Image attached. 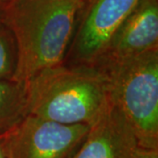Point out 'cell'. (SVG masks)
<instances>
[{
    "instance_id": "obj_5",
    "label": "cell",
    "mask_w": 158,
    "mask_h": 158,
    "mask_svg": "<svg viewBox=\"0 0 158 158\" xmlns=\"http://www.w3.org/2000/svg\"><path fill=\"white\" fill-rule=\"evenodd\" d=\"M27 114L4 135L7 158H71L90 130Z\"/></svg>"
},
{
    "instance_id": "obj_2",
    "label": "cell",
    "mask_w": 158,
    "mask_h": 158,
    "mask_svg": "<svg viewBox=\"0 0 158 158\" xmlns=\"http://www.w3.org/2000/svg\"><path fill=\"white\" fill-rule=\"evenodd\" d=\"M26 83L28 114L61 124L91 126L112 102L107 77L97 67L62 63Z\"/></svg>"
},
{
    "instance_id": "obj_4",
    "label": "cell",
    "mask_w": 158,
    "mask_h": 158,
    "mask_svg": "<svg viewBox=\"0 0 158 158\" xmlns=\"http://www.w3.org/2000/svg\"><path fill=\"white\" fill-rule=\"evenodd\" d=\"M139 0H85L63 64L94 67Z\"/></svg>"
},
{
    "instance_id": "obj_1",
    "label": "cell",
    "mask_w": 158,
    "mask_h": 158,
    "mask_svg": "<svg viewBox=\"0 0 158 158\" xmlns=\"http://www.w3.org/2000/svg\"><path fill=\"white\" fill-rule=\"evenodd\" d=\"M85 0H15L2 12L18 50L15 80L62 64Z\"/></svg>"
},
{
    "instance_id": "obj_11",
    "label": "cell",
    "mask_w": 158,
    "mask_h": 158,
    "mask_svg": "<svg viewBox=\"0 0 158 158\" xmlns=\"http://www.w3.org/2000/svg\"><path fill=\"white\" fill-rule=\"evenodd\" d=\"M14 1L15 0H0V13L2 14V12L11 6Z\"/></svg>"
},
{
    "instance_id": "obj_7",
    "label": "cell",
    "mask_w": 158,
    "mask_h": 158,
    "mask_svg": "<svg viewBox=\"0 0 158 158\" xmlns=\"http://www.w3.org/2000/svg\"><path fill=\"white\" fill-rule=\"evenodd\" d=\"M137 146L130 125L111 102L71 158H131Z\"/></svg>"
},
{
    "instance_id": "obj_8",
    "label": "cell",
    "mask_w": 158,
    "mask_h": 158,
    "mask_svg": "<svg viewBox=\"0 0 158 158\" xmlns=\"http://www.w3.org/2000/svg\"><path fill=\"white\" fill-rule=\"evenodd\" d=\"M27 114V83L0 81V135L9 132Z\"/></svg>"
},
{
    "instance_id": "obj_6",
    "label": "cell",
    "mask_w": 158,
    "mask_h": 158,
    "mask_svg": "<svg viewBox=\"0 0 158 158\" xmlns=\"http://www.w3.org/2000/svg\"><path fill=\"white\" fill-rule=\"evenodd\" d=\"M156 49L158 0H139L94 67L106 66Z\"/></svg>"
},
{
    "instance_id": "obj_12",
    "label": "cell",
    "mask_w": 158,
    "mask_h": 158,
    "mask_svg": "<svg viewBox=\"0 0 158 158\" xmlns=\"http://www.w3.org/2000/svg\"><path fill=\"white\" fill-rule=\"evenodd\" d=\"M0 135V158H7L6 150H5V144H4V135Z\"/></svg>"
},
{
    "instance_id": "obj_3",
    "label": "cell",
    "mask_w": 158,
    "mask_h": 158,
    "mask_svg": "<svg viewBox=\"0 0 158 158\" xmlns=\"http://www.w3.org/2000/svg\"><path fill=\"white\" fill-rule=\"evenodd\" d=\"M97 68L106 75L111 100L138 145L158 148V49Z\"/></svg>"
},
{
    "instance_id": "obj_10",
    "label": "cell",
    "mask_w": 158,
    "mask_h": 158,
    "mask_svg": "<svg viewBox=\"0 0 158 158\" xmlns=\"http://www.w3.org/2000/svg\"><path fill=\"white\" fill-rule=\"evenodd\" d=\"M131 158H158V148H148L138 145Z\"/></svg>"
},
{
    "instance_id": "obj_9",
    "label": "cell",
    "mask_w": 158,
    "mask_h": 158,
    "mask_svg": "<svg viewBox=\"0 0 158 158\" xmlns=\"http://www.w3.org/2000/svg\"><path fill=\"white\" fill-rule=\"evenodd\" d=\"M18 50L16 41L5 23L0 20V81L15 80Z\"/></svg>"
},
{
    "instance_id": "obj_13",
    "label": "cell",
    "mask_w": 158,
    "mask_h": 158,
    "mask_svg": "<svg viewBox=\"0 0 158 158\" xmlns=\"http://www.w3.org/2000/svg\"><path fill=\"white\" fill-rule=\"evenodd\" d=\"M1 19H2V14L0 13V20H1Z\"/></svg>"
}]
</instances>
